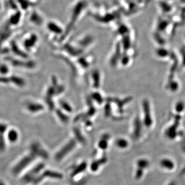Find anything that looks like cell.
Listing matches in <instances>:
<instances>
[{
	"label": "cell",
	"mask_w": 185,
	"mask_h": 185,
	"mask_svg": "<svg viewBox=\"0 0 185 185\" xmlns=\"http://www.w3.org/2000/svg\"><path fill=\"white\" fill-rule=\"evenodd\" d=\"M19 9L22 12L28 13L38 3L39 0H16Z\"/></svg>",
	"instance_id": "1"
},
{
	"label": "cell",
	"mask_w": 185,
	"mask_h": 185,
	"mask_svg": "<svg viewBox=\"0 0 185 185\" xmlns=\"http://www.w3.org/2000/svg\"><path fill=\"white\" fill-rule=\"evenodd\" d=\"M28 21L30 22L36 26H40L44 22V19L40 11L36 9H33L28 13Z\"/></svg>",
	"instance_id": "2"
},
{
	"label": "cell",
	"mask_w": 185,
	"mask_h": 185,
	"mask_svg": "<svg viewBox=\"0 0 185 185\" xmlns=\"http://www.w3.org/2000/svg\"><path fill=\"white\" fill-rule=\"evenodd\" d=\"M75 146V142L73 140L68 142V144L66 145L62 149H61L58 153L57 154L56 156L57 160H60L62 158H63L64 157V156L68 154L69 152L72 151V149H74Z\"/></svg>",
	"instance_id": "3"
},
{
	"label": "cell",
	"mask_w": 185,
	"mask_h": 185,
	"mask_svg": "<svg viewBox=\"0 0 185 185\" xmlns=\"http://www.w3.org/2000/svg\"><path fill=\"white\" fill-rule=\"evenodd\" d=\"M32 156H27V157L24 158L21 162L19 163L17 166H16L14 169V172L16 173H18V172L20 171L21 170L23 169L24 167H26L27 166V164L30 163V162L32 159Z\"/></svg>",
	"instance_id": "4"
},
{
	"label": "cell",
	"mask_w": 185,
	"mask_h": 185,
	"mask_svg": "<svg viewBox=\"0 0 185 185\" xmlns=\"http://www.w3.org/2000/svg\"><path fill=\"white\" fill-rule=\"evenodd\" d=\"M47 27L49 30L56 32V34H60L62 32L61 28L59 24L52 21H50L48 23Z\"/></svg>",
	"instance_id": "5"
},
{
	"label": "cell",
	"mask_w": 185,
	"mask_h": 185,
	"mask_svg": "<svg viewBox=\"0 0 185 185\" xmlns=\"http://www.w3.org/2000/svg\"><path fill=\"white\" fill-rule=\"evenodd\" d=\"M86 165L85 163H82L81 164H80V165L78 167H77L76 169L73 171L72 175H75L76 174H78L79 172L84 171L86 169Z\"/></svg>",
	"instance_id": "6"
},
{
	"label": "cell",
	"mask_w": 185,
	"mask_h": 185,
	"mask_svg": "<svg viewBox=\"0 0 185 185\" xmlns=\"http://www.w3.org/2000/svg\"><path fill=\"white\" fill-rule=\"evenodd\" d=\"M128 144V142L124 139H119L116 142V144L118 147L121 148H124L127 147Z\"/></svg>",
	"instance_id": "7"
},
{
	"label": "cell",
	"mask_w": 185,
	"mask_h": 185,
	"mask_svg": "<svg viewBox=\"0 0 185 185\" xmlns=\"http://www.w3.org/2000/svg\"><path fill=\"white\" fill-rule=\"evenodd\" d=\"M99 146L101 149H106L108 147V143H106V140L105 139H101L99 142Z\"/></svg>",
	"instance_id": "8"
},
{
	"label": "cell",
	"mask_w": 185,
	"mask_h": 185,
	"mask_svg": "<svg viewBox=\"0 0 185 185\" xmlns=\"http://www.w3.org/2000/svg\"><path fill=\"white\" fill-rule=\"evenodd\" d=\"M4 4V3L3 2V0H0V11L1 10V9H2L3 4Z\"/></svg>",
	"instance_id": "9"
},
{
	"label": "cell",
	"mask_w": 185,
	"mask_h": 185,
	"mask_svg": "<svg viewBox=\"0 0 185 185\" xmlns=\"http://www.w3.org/2000/svg\"><path fill=\"white\" fill-rule=\"evenodd\" d=\"M0 185H3V184L2 183H0Z\"/></svg>",
	"instance_id": "10"
}]
</instances>
